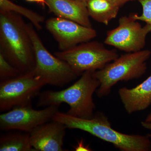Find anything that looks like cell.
Segmentation results:
<instances>
[{
	"mask_svg": "<svg viewBox=\"0 0 151 151\" xmlns=\"http://www.w3.org/2000/svg\"><path fill=\"white\" fill-rule=\"evenodd\" d=\"M0 53L22 73L34 69V50L27 24L13 12H0Z\"/></svg>",
	"mask_w": 151,
	"mask_h": 151,
	"instance_id": "cell-1",
	"label": "cell"
},
{
	"mask_svg": "<svg viewBox=\"0 0 151 151\" xmlns=\"http://www.w3.org/2000/svg\"><path fill=\"white\" fill-rule=\"evenodd\" d=\"M52 120L64 124L67 129H79L111 143L122 151H150V135H129L112 129L108 119L103 113H94L91 119L74 117L66 113L57 112Z\"/></svg>",
	"mask_w": 151,
	"mask_h": 151,
	"instance_id": "cell-2",
	"label": "cell"
},
{
	"mask_svg": "<svg viewBox=\"0 0 151 151\" xmlns=\"http://www.w3.org/2000/svg\"><path fill=\"white\" fill-rule=\"evenodd\" d=\"M94 71H85L74 84L63 90L41 92L37 106H60L61 103H67L70 107L66 113L68 115L81 119H92L96 108L93 94L100 86V81L94 77Z\"/></svg>",
	"mask_w": 151,
	"mask_h": 151,
	"instance_id": "cell-3",
	"label": "cell"
},
{
	"mask_svg": "<svg viewBox=\"0 0 151 151\" xmlns=\"http://www.w3.org/2000/svg\"><path fill=\"white\" fill-rule=\"evenodd\" d=\"M151 55L149 50L127 52L102 69L94 71V77L100 82V86L96 91L97 96H107L113 86L119 81H129L142 76L147 68V61Z\"/></svg>",
	"mask_w": 151,
	"mask_h": 151,
	"instance_id": "cell-4",
	"label": "cell"
},
{
	"mask_svg": "<svg viewBox=\"0 0 151 151\" xmlns=\"http://www.w3.org/2000/svg\"><path fill=\"white\" fill-rule=\"evenodd\" d=\"M28 32L32 41L35 56V65L33 70L46 84L62 87L78 77L65 61L52 55L44 46L33 27L27 24Z\"/></svg>",
	"mask_w": 151,
	"mask_h": 151,
	"instance_id": "cell-5",
	"label": "cell"
},
{
	"mask_svg": "<svg viewBox=\"0 0 151 151\" xmlns=\"http://www.w3.org/2000/svg\"><path fill=\"white\" fill-rule=\"evenodd\" d=\"M54 55L68 63L78 76L86 71L100 70L119 57L115 49H108L99 42H87Z\"/></svg>",
	"mask_w": 151,
	"mask_h": 151,
	"instance_id": "cell-6",
	"label": "cell"
},
{
	"mask_svg": "<svg viewBox=\"0 0 151 151\" xmlns=\"http://www.w3.org/2000/svg\"><path fill=\"white\" fill-rule=\"evenodd\" d=\"M45 85L43 79L33 70L1 81L0 111L4 112L18 106L31 105L32 100L38 96Z\"/></svg>",
	"mask_w": 151,
	"mask_h": 151,
	"instance_id": "cell-7",
	"label": "cell"
},
{
	"mask_svg": "<svg viewBox=\"0 0 151 151\" xmlns=\"http://www.w3.org/2000/svg\"><path fill=\"white\" fill-rule=\"evenodd\" d=\"M151 32V25L142 27L130 14L119 18L117 27L107 32L104 43L127 52L143 50L147 36Z\"/></svg>",
	"mask_w": 151,
	"mask_h": 151,
	"instance_id": "cell-8",
	"label": "cell"
},
{
	"mask_svg": "<svg viewBox=\"0 0 151 151\" xmlns=\"http://www.w3.org/2000/svg\"><path fill=\"white\" fill-rule=\"evenodd\" d=\"M59 106L50 105L40 110L34 109L31 104L15 107L0 115V129L30 133L38 126L52 120Z\"/></svg>",
	"mask_w": 151,
	"mask_h": 151,
	"instance_id": "cell-9",
	"label": "cell"
},
{
	"mask_svg": "<svg viewBox=\"0 0 151 151\" xmlns=\"http://www.w3.org/2000/svg\"><path fill=\"white\" fill-rule=\"evenodd\" d=\"M45 27L58 42L60 51L89 41L97 36V31L92 27L58 17L48 19Z\"/></svg>",
	"mask_w": 151,
	"mask_h": 151,
	"instance_id": "cell-10",
	"label": "cell"
},
{
	"mask_svg": "<svg viewBox=\"0 0 151 151\" xmlns=\"http://www.w3.org/2000/svg\"><path fill=\"white\" fill-rule=\"evenodd\" d=\"M42 124L29 133L31 145L36 151H63L66 127L52 120Z\"/></svg>",
	"mask_w": 151,
	"mask_h": 151,
	"instance_id": "cell-11",
	"label": "cell"
},
{
	"mask_svg": "<svg viewBox=\"0 0 151 151\" xmlns=\"http://www.w3.org/2000/svg\"><path fill=\"white\" fill-rule=\"evenodd\" d=\"M50 12L57 17L67 19L88 27L92 24L86 2L77 0H45Z\"/></svg>",
	"mask_w": 151,
	"mask_h": 151,
	"instance_id": "cell-12",
	"label": "cell"
},
{
	"mask_svg": "<svg viewBox=\"0 0 151 151\" xmlns=\"http://www.w3.org/2000/svg\"><path fill=\"white\" fill-rule=\"evenodd\" d=\"M118 92L129 114L145 110L151 104V75L134 88L123 87Z\"/></svg>",
	"mask_w": 151,
	"mask_h": 151,
	"instance_id": "cell-13",
	"label": "cell"
},
{
	"mask_svg": "<svg viewBox=\"0 0 151 151\" xmlns=\"http://www.w3.org/2000/svg\"><path fill=\"white\" fill-rule=\"evenodd\" d=\"M86 5L89 17L106 25L116 18L120 9L109 0H88Z\"/></svg>",
	"mask_w": 151,
	"mask_h": 151,
	"instance_id": "cell-14",
	"label": "cell"
},
{
	"mask_svg": "<svg viewBox=\"0 0 151 151\" xmlns=\"http://www.w3.org/2000/svg\"><path fill=\"white\" fill-rule=\"evenodd\" d=\"M1 151H36L31 145L29 134L13 133L0 138Z\"/></svg>",
	"mask_w": 151,
	"mask_h": 151,
	"instance_id": "cell-15",
	"label": "cell"
},
{
	"mask_svg": "<svg viewBox=\"0 0 151 151\" xmlns=\"http://www.w3.org/2000/svg\"><path fill=\"white\" fill-rule=\"evenodd\" d=\"M0 12H11L23 16L31 22L37 30L42 29L44 17L40 14L14 4L10 0H0Z\"/></svg>",
	"mask_w": 151,
	"mask_h": 151,
	"instance_id": "cell-16",
	"label": "cell"
},
{
	"mask_svg": "<svg viewBox=\"0 0 151 151\" xmlns=\"http://www.w3.org/2000/svg\"><path fill=\"white\" fill-rule=\"evenodd\" d=\"M22 73L16 68L11 64L0 53V79L1 81L14 78Z\"/></svg>",
	"mask_w": 151,
	"mask_h": 151,
	"instance_id": "cell-17",
	"label": "cell"
},
{
	"mask_svg": "<svg viewBox=\"0 0 151 151\" xmlns=\"http://www.w3.org/2000/svg\"><path fill=\"white\" fill-rule=\"evenodd\" d=\"M142 5V13L140 15L137 13L131 14L135 19L151 25V0H137Z\"/></svg>",
	"mask_w": 151,
	"mask_h": 151,
	"instance_id": "cell-18",
	"label": "cell"
},
{
	"mask_svg": "<svg viewBox=\"0 0 151 151\" xmlns=\"http://www.w3.org/2000/svg\"><path fill=\"white\" fill-rule=\"evenodd\" d=\"M74 148L76 151H91L89 146H86L84 144L83 140L79 141L78 145L76 146Z\"/></svg>",
	"mask_w": 151,
	"mask_h": 151,
	"instance_id": "cell-19",
	"label": "cell"
},
{
	"mask_svg": "<svg viewBox=\"0 0 151 151\" xmlns=\"http://www.w3.org/2000/svg\"><path fill=\"white\" fill-rule=\"evenodd\" d=\"M109 1L120 8L128 2L134 1L136 0H109Z\"/></svg>",
	"mask_w": 151,
	"mask_h": 151,
	"instance_id": "cell-20",
	"label": "cell"
},
{
	"mask_svg": "<svg viewBox=\"0 0 151 151\" xmlns=\"http://www.w3.org/2000/svg\"><path fill=\"white\" fill-rule=\"evenodd\" d=\"M141 125H142V127H144L145 129L151 131V122H146L145 121V122H141ZM149 135L151 137V134Z\"/></svg>",
	"mask_w": 151,
	"mask_h": 151,
	"instance_id": "cell-21",
	"label": "cell"
},
{
	"mask_svg": "<svg viewBox=\"0 0 151 151\" xmlns=\"http://www.w3.org/2000/svg\"><path fill=\"white\" fill-rule=\"evenodd\" d=\"M27 1L32 2H35L38 4L41 5L42 6L45 7V6H46V3L45 0H26Z\"/></svg>",
	"mask_w": 151,
	"mask_h": 151,
	"instance_id": "cell-22",
	"label": "cell"
},
{
	"mask_svg": "<svg viewBox=\"0 0 151 151\" xmlns=\"http://www.w3.org/2000/svg\"><path fill=\"white\" fill-rule=\"evenodd\" d=\"M145 122H151V113H150V114L148 115L147 116L145 120Z\"/></svg>",
	"mask_w": 151,
	"mask_h": 151,
	"instance_id": "cell-23",
	"label": "cell"
},
{
	"mask_svg": "<svg viewBox=\"0 0 151 151\" xmlns=\"http://www.w3.org/2000/svg\"><path fill=\"white\" fill-rule=\"evenodd\" d=\"M77 1H81L85 2H86L88 0H77Z\"/></svg>",
	"mask_w": 151,
	"mask_h": 151,
	"instance_id": "cell-24",
	"label": "cell"
}]
</instances>
